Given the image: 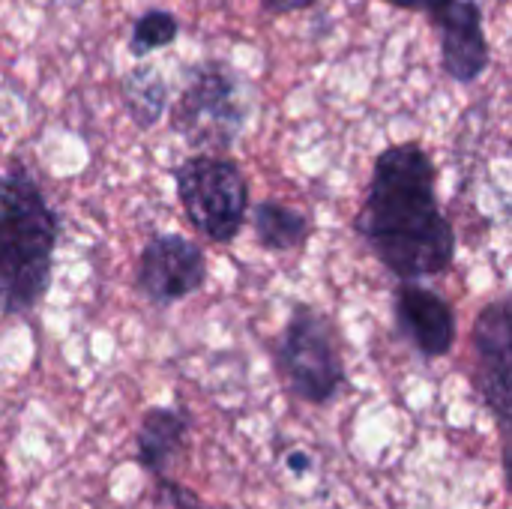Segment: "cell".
Here are the masks:
<instances>
[{"mask_svg": "<svg viewBox=\"0 0 512 509\" xmlns=\"http://www.w3.org/2000/svg\"><path fill=\"white\" fill-rule=\"evenodd\" d=\"M60 222L24 162L0 171V315H24L51 288Z\"/></svg>", "mask_w": 512, "mask_h": 509, "instance_id": "cell-2", "label": "cell"}, {"mask_svg": "<svg viewBox=\"0 0 512 509\" xmlns=\"http://www.w3.org/2000/svg\"><path fill=\"white\" fill-rule=\"evenodd\" d=\"M504 474H507V489H510L512 495V441L507 444V450H504Z\"/></svg>", "mask_w": 512, "mask_h": 509, "instance_id": "cell-17", "label": "cell"}, {"mask_svg": "<svg viewBox=\"0 0 512 509\" xmlns=\"http://www.w3.org/2000/svg\"><path fill=\"white\" fill-rule=\"evenodd\" d=\"M180 33V21L174 12L168 9H147L132 21V33H129V51L135 57H147L156 48H165L177 39Z\"/></svg>", "mask_w": 512, "mask_h": 509, "instance_id": "cell-13", "label": "cell"}, {"mask_svg": "<svg viewBox=\"0 0 512 509\" xmlns=\"http://www.w3.org/2000/svg\"><path fill=\"white\" fill-rule=\"evenodd\" d=\"M189 435V417L180 408H150L141 417L138 426V462L156 474L159 480H168V471L174 459L183 453Z\"/></svg>", "mask_w": 512, "mask_h": 509, "instance_id": "cell-10", "label": "cell"}, {"mask_svg": "<svg viewBox=\"0 0 512 509\" xmlns=\"http://www.w3.org/2000/svg\"><path fill=\"white\" fill-rule=\"evenodd\" d=\"M162 489L168 492L174 509H210L195 492H189V489H183V486H177V483H171V480H162Z\"/></svg>", "mask_w": 512, "mask_h": 509, "instance_id": "cell-14", "label": "cell"}, {"mask_svg": "<svg viewBox=\"0 0 512 509\" xmlns=\"http://www.w3.org/2000/svg\"><path fill=\"white\" fill-rule=\"evenodd\" d=\"M120 96L132 123L141 129H153L168 108V81L156 66L138 63L120 78Z\"/></svg>", "mask_w": 512, "mask_h": 509, "instance_id": "cell-11", "label": "cell"}, {"mask_svg": "<svg viewBox=\"0 0 512 509\" xmlns=\"http://www.w3.org/2000/svg\"><path fill=\"white\" fill-rule=\"evenodd\" d=\"M249 102L240 75L225 60H201L171 105V129L201 153H225L246 129Z\"/></svg>", "mask_w": 512, "mask_h": 509, "instance_id": "cell-3", "label": "cell"}, {"mask_svg": "<svg viewBox=\"0 0 512 509\" xmlns=\"http://www.w3.org/2000/svg\"><path fill=\"white\" fill-rule=\"evenodd\" d=\"M174 186L189 225L210 243H234L249 213V183L222 153H195L174 168Z\"/></svg>", "mask_w": 512, "mask_h": 509, "instance_id": "cell-4", "label": "cell"}, {"mask_svg": "<svg viewBox=\"0 0 512 509\" xmlns=\"http://www.w3.org/2000/svg\"><path fill=\"white\" fill-rule=\"evenodd\" d=\"M276 369L288 390L309 405H330L342 384L345 366L339 357L333 324L315 306H294L276 342Z\"/></svg>", "mask_w": 512, "mask_h": 509, "instance_id": "cell-5", "label": "cell"}, {"mask_svg": "<svg viewBox=\"0 0 512 509\" xmlns=\"http://www.w3.org/2000/svg\"><path fill=\"white\" fill-rule=\"evenodd\" d=\"M252 231H255V240H258L261 249H267V252H291L300 243H306L312 225H309L306 213H300V210H294L288 204L261 201L252 210Z\"/></svg>", "mask_w": 512, "mask_h": 509, "instance_id": "cell-12", "label": "cell"}, {"mask_svg": "<svg viewBox=\"0 0 512 509\" xmlns=\"http://www.w3.org/2000/svg\"><path fill=\"white\" fill-rule=\"evenodd\" d=\"M207 282L204 249L183 234H153L135 267V288L159 309L174 306Z\"/></svg>", "mask_w": 512, "mask_h": 509, "instance_id": "cell-7", "label": "cell"}, {"mask_svg": "<svg viewBox=\"0 0 512 509\" xmlns=\"http://www.w3.org/2000/svg\"><path fill=\"white\" fill-rule=\"evenodd\" d=\"M384 3H390L396 9H411V12H429L432 15L435 9H441L450 0H384Z\"/></svg>", "mask_w": 512, "mask_h": 509, "instance_id": "cell-16", "label": "cell"}, {"mask_svg": "<svg viewBox=\"0 0 512 509\" xmlns=\"http://www.w3.org/2000/svg\"><path fill=\"white\" fill-rule=\"evenodd\" d=\"M396 327L408 339V345L423 360L447 357L456 345V315L453 306L432 288L417 279H399L393 294Z\"/></svg>", "mask_w": 512, "mask_h": 509, "instance_id": "cell-8", "label": "cell"}, {"mask_svg": "<svg viewBox=\"0 0 512 509\" xmlns=\"http://www.w3.org/2000/svg\"><path fill=\"white\" fill-rule=\"evenodd\" d=\"M321 0H261V6L273 15H288V12H300V9H312Z\"/></svg>", "mask_w": 512, "mask_h": 509, "instance_id": "cell-15", "label": "cell"}, {"mask_svg": "<svg viewBox=\"0 0 512 509\" xmlns=\"http://www.w3.org/2000/svg\"><path fill=\"white\" fill-rule=\"evenodd\" d=\"M435 186V162L420 144L405 141L378 153L354 228L396 279H432L456 261V231Z\"/></svg>", "mask_w": 512, "mask_h": 509, "instance_id": "cell-1", "label": "cell"}, {"mask_svg": "<svg viewBox=\"0 0 512 509\" xmlns=\"http://www.w3.org/2000/svg\"><path fill=\"white\" fill-rule=\"evenodd\" d=\"M474 387L486 408L512 426V294L480 309L474 330Z\"/></svg>", "mask_w": 512, "mask_h": 509, "instance_id": "cell-6", "label": "cell"}, {"mask_svg": "<svg viewBox=\"0 0 512 509\" xmlns=\"http://www.w3.org/2000/svg\"><path fill=\"white\" fill-rule=\"evenodd\" d=\"M441 39V69L456 84H474L489 69V39L477 0H450L432 12Z\"/></svg>", "mask_w": 512, "mask_h": 509, "instance_id": "cell-9", "label": "cell"}]
</instances>
